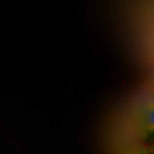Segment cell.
I'll return each instance as SVG.
<instances>
[{"label":"cell","mask_w":154,"mask_h":154,"mask_svg":"<svg viewBox=\"0 0 154 154\" xmlns=\"http://www.w3.org/2000/svg\"><path fill=\"white\" fill-rule=\"evenodd\" d=\"M138 154H146L145 153H138Z\"/></svg>","instance_id":"7a4b0ae2"},{"label":"cell","mask_w":154,"mask_h":154,"mask_svg":"<svg viewBox=\"0 0 154 154\" xmlns=\"http://www.w3.org/2000/svg\"><path fill=\"white\" fill-rule=\"evenodd\" d=\"M146 124L150 128H153V110L149 109L146 113Z\"/></svg>","instance_id":"6da1fadb"}]
</instances>
